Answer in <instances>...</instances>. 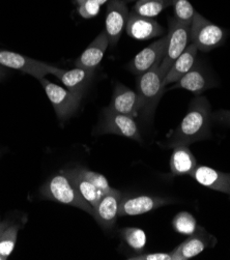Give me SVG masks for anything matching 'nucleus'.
<instances>
[{
  "mask_svg": "<svg viewBox=\"0 0 230 260\" xmlns=\"http://www.w3.org/2000/svg\"><path fill=\"white\" fill-rule=\"evenodd\" d=\"M211 106L207 98L197 95L189 105L187 114L176 128L169 133L164 142L165 148L189 146L211 138Z\"/></svg>",
  "mask_w": 230,
  "mask_h": 260,
  "instance_id": "obj_1",
  "label": "nucleus"
},
{
  "mask_svg": "<svg viewBox=\"0 0 230 260\" xmlns=\"http://www.w3.org/2000/svg\"><path fill=\"white\" fill-rule=\"evenodd\" d=\"M40 194L45 199L77 207L94 217L93 207L79 194L62 170L46 180L40 189Z\"/></svg>",
  "mask_w": 230,
  "mask_h": 260,
  "instance_id": "obj_2",
  "label": "nucleus"
},
{
  "mask_svg": "<svg viewBox=\"0 0 230 260\" xmlns=\"http://www.w3.org/2000/svg\"><path fill=\"white\" fill-rule=\"evenodd\" d=\"M157 63L149 71L137 76V93L141 101V113L145 118L151 117L155 113L158 104L166 92L163 84L164 76Z\"/></svg>",
  "mask_w": 230,
  "mask_h": 260,
  "instance_id": "obj_3",
  "label": "nucleus"
},
{
  "mask_svg": "<svg viewBox=\"0 0 230 260\" xmlns=\"http://www.w3.org/2000/svg\"><path fill=\"white\" fill-rule=\"evenodd\" d=\"M225 37V31L218 25L195 12L190 25V41L199 51L210 52L220 47Z\"/></svg>",
  "mask_w": 230,
  "mask_h": 260,
  "instance_id": "obj_4",
  "label": "nucleus"
},
{
  "mask_svg": "<svg viewBox=\"0 0 230 260\" xmlns=\"http://www.w3.org/2000/svg\"><path fill=\"white\" fill-rule=\"evenodd\" d=\"M190 40V24L176 20L174 17L169 20L167 34V46L164 58L160 64V71L165 77L173 62L188 47Z\"/></svg>",
  "mask_w": 230,
  "mask_h": 260,
  "instance_id": "obj_5",
  "label": "nucleus"
},
{
  "mask_svg": "<svg viewBox=\"0 0 230 260\" xmlns=\"http://www.w3.org/2000/svg\"><path fill=\"white\" fill-rule=\"evenodd\" d=\"M39 81L44 87L49 101L55 110L56 116L60 121L68 120L78 110L83 95L74 93L68 88H63L45 78H42Z\"/></svg>",
  "mask_w": 230,
  "mask_h": 260,
  "instance_id": "obj_6",
  "label": "nucleus"
},
{
  "mask_svg": "<svg viewBox=\"0 0 230 260\" xmlns=\"http://www.w3.org/2000/svg\"><path fill=\"white\" fill-rule=\"evenodd\" d=\"M0 64L5 68L14 69L22 73L28 74L37 79H42L45 76L52 74L57 77L62 69L48 64L46 62L24 56L8 50H0Z\"/></svg>",
  "mask_w": 230,
  "mask_h": 260,
  "instance_id": "obj_7",
  "label": "nucleus"
},
{
  "mask_svg": "<svg viewBox=\"0 0 230 260\" xmlns=\"http://www.w3.org/2000/svg\"><path fill=\"white\" fill-rule=\"evenodd\" d=\"M98 134H113L137 142L142 141L139 126L134 117L111 111L108 108L105 110L103 119L100 124Z\"/></svg>",
  "mask_w": 230,
  "mask_h": 260,
  "instance_id": "obj_8",
  "label": "nucleus"
},
{
  "mask_svg": "<svg viewBox=\"0 0 230 260\" xmlns=\"http://www.w3.org/2000/svg\"><path fill=\"white\" fill-rule=\"evenodd\" d=\"M173 200L153 195L122 196L119 204V217L140 216L172 203Z\"/></svg>",
  "mask_w": 230,
  "mask_h": 260,
  "instance_id": "obj_9",
  "label": "nucleus"
},
{
  "mask_svg": "<svg viewBox=\"0 0 230 260\" xmlns=\"http://www.w3.org/2000/svg\"><path fill=\"white\" fill-rule=\"evenodd\" d=\"M167 35L163 36L157 42L150 44L141 50L139 53L127 64V69L136 76H140L149 71L157 63H161L166 51Z\"/></svg>",
  "mask_w": 230,
  "mask_h": 260,
  "instance_id": "obj_10",
  "label": "nucleus"
},
{
  "mask_svg": "<svg viewBox=\"0 0 230 260\" xmlns=\"http://www.w3.org/2000/svg\"><path fill=\"white\" fill-rule=\"evenodd\" d=\"M217 244V239L202 227H198L197 231L184 241L182 244L175 247L171 253L174 260H188L191 259L208 248H213Z\"/></svg>",
  "mask_w": 230,
  "mask_h": 260,
  "instance_id": "obj_11",
  "label": "nucleus"
},
{
  "mask_svg": "<svg viewBox=\"0 0 230 260\" xmlns=\"http://www.w3.org/2000/svg\"><path fill=\"white\" fill-rule=\"evenodd\" d=\"M129 15V9L124 0H109L105 20V31L110 46L114 47L118 43L123 29H125Z\"/></svg>",
  "mask_w": 230,
  "mask_h": 260,
  "instance_id": "obj_12",
  "label": "nucleus"
},
{
  "mask_svg": "<svg viewBox=\"0 0 230 260\" xmlns=\"http://www.w3.org/2000/svg\"><path fill=\"white\" fill-rule=\"evenodd\" d=\"M108 109L135 118L141 113V101L137 91L130 89L123 84L117 83L114 86Z\"/></svg>",
  "mask_w": 230,
  "mask_h": 260,
  "instance_id": "obj_13",
  "label": "nucleus"
},
{
  "mask_svg": "<svg viewBox=\"0 0 230 260\" xmlns=\"http://www.w3.org/2000/svg\"><path fill=\"white\" fill-rule=\"evenodd\" d=\"M123 194L116 190L102 197L94 209V219L96 223L105 230L114 227L118 216L119 204Z\"/></svg>",
  "mask_w": 230,
  "mask_h": 260,
  "instance_id": "obj_14",
  "label": "nucleus"
},
{
  "mask_svg": "<svg viewBox=\"0 0 230 260\" xmlns=\"http://www.w3.org/2000/svg\"><path fill=\"white\" fill-rule=\"evenodd\" d=\"M125 31L135 40H149L164 35V28L152 18H146L131 13L127 18Z\"/></svg>",
  "mask_w": 230,
  "mask_h": 260,
  "instance_id": "obj_15",
  "label": "nucleus"
},
{
  "mask_svg": "<svg viewBox=\"0 0 230 260\" xmlns=\"http://www.w3.org/2000/svg\"><path fill=\"white\" fill-rule=\"evenodd\" d=\"M191 177L201 186L224 193L230 199V173L222 172L209 166L197 165Z\"/></svg>",
  "mask_w": 230,
  "mask_h": 260,
  "instance_id": "obj_16",
  "label": "nucleus"
},
{
  "mask_svg": "<svg viewBox=\"0 0 230 260\" xmlns=\"http://www.w3.org/2000/svg\"><path fill=\"white\" fill-rule=\"evenodd\" d=\"M109 46V40L106 31H102L83 51V53L74 61V66L94 71L103 59L105 52Z\"/></svg>",
  "mask_w": 230,
  "mask_h": 260,
  "instance_id": "obj_17",
  "label": "nucleus"
},
{
  "mask_svg": "<svg viewBox=\"0 0 230 260\" xmlns=\"http://www.w3.org/2000/svg\"><path fill=\"white\" fill-rule=\"evenodd\" d=\"M94 71L75 67L72 70H62L57 76L62 84L74 93L83 95L85 89L90 84Z\"/></svg>",
  "mask_w": 230,
  "mask_h": 260,
  "instance_id": "obj_18",
  "label": "nucleus"
},
{
  "mask_svg": "<svg viewBox=\"0 0 230 260\" xmlns=\"http://www.w3.org/2000/svg\"><path fill=\"white\" fill-rule=\"evenodd\" d=\"M214 84L209 80L206 73L199 66H195L186 73L180 80L174 83L169 89L183 88L196 95H200L207 89L213 87Z\"/></svg>",
  "mask_w": 230,
  "mask_h": 260,
  "instance_id": "obj_19",
  "label": "nucleus"
},
{
  "mask_svg": "<svg viewBox=\"0 0 230 260\" xmlns=\"http://www.w3.org/2000/svg\"><path fill=\"white\" fill-rule=\"evenodd\" d=\"M197 52V47L191 43L183 53L177 57V59L171 66L170 70L167 72L163 81L164 86L177 82L186 73H188L194 67Z\"/></svg>",
  "mask_w": 230,
  "mask_h": 260,
  "instance_id": "obj_20",
  "label": "nucleus"
},
{
  "mask_svg": "<svg viewBox=\"0 0 230 260\" xmlns=\"http://www.w3.org/2000/svg\"><path fill=\"white\" fill-rule=\"evenodd\" d=\"M196 167V158L188 146L181 145L173 148L170 157V172L172 176H191Z\"/></svg>",
  "mask_w": 230,
  "mask_h": 260,
  "instance_id": "obj_21",
  "label": "nucleus"
},
{
  "mask_svg": "<svg viewBox=\"0 0 230 260\" xmlns=\"http://www.w3.org/2000/svg\"><path fill=\"white\" fill-rule=\"evenodd\" d=\"M61 170L70 178V180L72 181L77 191L79 192V194L93 207V209H95L102 197L106 194L102 190H100L97 187H95L93 184H91L90 181L83 178L79 174H77L73 170V168H67Z\"/></svg>",
  "mask_w": 230,
  "mask_h": 260,
  "instance_id": "obj_22",
  "label": "nucleus"
},
{
  "mask_svg": "<svg viewBox=\"0 0 230 260\" xmlns=\"http://www.w3.org/2000/svg\"><path fill=\"white\" fill-rule=\"evenodd\" d=\"M121 241L134 252L140 253L145 250L147 238L144 230L136 227H124L118 231Z\"/></svg>",
  "mask_w": 230,
  "mask_h": 260,
  "instance_id": "obj_23",
  "label": "nucleus"
},
{
  "mask_svg": "<svg viewBox=\"0 0 230 260\" xmlns=\"http://www.w3.org/2000/svg\"><path fill=\"white\" fill-rule=\"evenodd\" d=\"M170 6H172V0H138L132 10L136 15L153 18Z\"/></svg>",
  "mask_w": 230,
  "mask_h": 260,
  "instance_id": "obj_24",
  "label": "nucleus"
},
{
  "mask_svg": "<svg viewBox=\"0 0 230 260\" xmlns=\"http://www.w3.org/2000/svg\"><path fill=\"white\" fill-rule=\"evenodd\" d=\"M172 227L174 231L183 236H191L198 229V224L195 217L188 212H181L172 220Z\"/></svg>",
  "mask_w": 230,
  "mask_h": 260,
  "instance_id": "obj_25",
  "label": "nucleus"
},
{
  "mask_svg": "<svg viewBox=\"0 0 230 260\" xmlns=\"http://www.w3.org/2000/svg\"><path fill=\"white\" fill-rule=\"evenodd\" d=\"M21 226L22 225L20 223H11L0 238V255H3L7 259L15 249Z\"/></svg>",
  "mask_w": 230,
  "mask_h": 260,
  "instance_id": "obj_26",
  "label": "nucleus"
},
{
  "mask_svg": "<svg viewBox=\"0 0 230 260\" xmlns=\"http://www.w3.org/2000/svg\"><path fill=\"white\" fill-rule=\"evenodd\" d=\"M73 170L77 173L79 174L80 176H82L83 178L87 179L88 181H90L91 184H93L95 187H97L100 190L103 191L105 194L108 193H112L115 192L116 190L113 189L110 185H109V181L107 180V178L98 172H94L92 170L86 169L84 167H74Z\"/></svg>",
  "mask_w": 230,
  "mask_h": 260,
  "instance_id": "obj_27",
  "label": "nucleus"
},
{
  "mask_svg": "<svg viewBox=\"0 0 230 260\" xmlns=\"http://www.w3.org/2000/svg\"><path fill=\"white\" fill-rule=\"evenodd\" d=\"M172 6L174 7V18L191 25L195 11L189 0H172Z\"/></svg>",
  "mask_w": 230,
  "mask_h": 260,
  "instance_id": "obj_28",
  "label": "nucleus"
},
{
  "mask_svg": "<svg viewBox=\"0 0 230 260\" xmlns=\"http://www.w3.org/2000/svg\"><path fill=\"white\" fill-rule=\"evenodd\" d=\"M101 10V5L96 0H85L81 5H79L78 13L84 19H90L95 17Z\"/></svg>",
  "mask_w": 230,
  "mask_h": 260,
  "instance_id": "obj_29",
  "label": "nucleus"
},
{
  "mask_svg": "<svg viewBox=\"0 0 230 260\" xmlns=\"http://www.w3.org/2000/svg\"><path fill=\"white\" fill-rule=\"evenodd\" d=\"M127 259L130 260H174V257L171 252H168V253L159 252V253L139 254L136 256H132Z\"/></svg>",
  "mask_w": 230,
  "mask_h": 260,
  "instance_id": "obj_30",
  "label": "nucleus"
},
{
  "mask_svg": "<svg viewBox=\"0 0 230 260\" xmlns=\"http://www.w3.org/2000/svg\"><path fill=\"white\" fill-rule=\"evenodd\" d=\"M212 119L218 123L230 127V110L221 109L212 115Z\"/></svg>",
  "mask_w": 230,
  "mask_h": 260,
  "instance_id": "obj_31",
  "label": "nucleus"
},
{
  "mask_svg": "<svg viewBox=\"0 0 230 260\" xmlns=\"http://www.w3.org/2000/svg\"><path fill=\"white\" fill-rule=\"evenodd\" d=\"M11 224V221L10 220H5V221H3V222H0V238H2V236H3V233L5 232V230L7 229V227L9 226Z\"/></svg>",
  "mask_w": 230,
  "mask_h": 260,
  "instance_id": "obj_32",
  "label": "nucleus"
},
{
  "mask_svg": "<svg viewBox=\"0 0 230 260\" xmlns=\"http://www.w3.org/2000/svg\"><path fill=\"white\" fill-rule=\"evenodd\" d=\"M6 75V71H5V67H3L2 64H0V79Z\"/></svg>",
  "mask_w": 230,
  "mask_h": 260,
  "instance_id": "obj_33",
  "label": "nucleus"
},
{
  "mask_svg": "<svg viewBox=\"0 0 230 260\" xmlns=\"http://www.w3.org/2000/svg\"><path fill=\"white\" fill-rule=\"evenodd\" d=\"M96 2L102 6V5H104V4H106L107 2H109V0H96Z\"/></svg>",
  "mask_w": 230,
  "mask_h": 260,
  "instance_id": "obj_34",
  "label": "nucleus"
},
{
  "mask_svg": "<svg viewBox=\"0 0 230 260\" xmlns=\"http://www.w3.org/2000/svg\"><path fill=\"white\" fill-rule=\"evenodd\" d=\"M83 2H85V0H75V3H76V5H81Z\"/></svg>",
  "mask_w": 230,
  "mask_h": 260,
  "instance_id": "obj_35",
  "label": "nucleus"
},
{
  "mask_svg": "<svg viewBox=\"0 0 230 260\" xmlns=\"http://www.w3.org/2000/svg\"><path fill=\"white\" fill-rule=\"evenodd\" d=\"M132 2H138V0H124V3H132Z\"/></svg>",
  "mask_w": 230,
  "mask_h": 260,
  "instance_id": "obj_36",
  "label": "nucleus"
},
{
  "mask_svg": "<svg viewBox=\"0 0 230 260\" xmlns=\"http://www.w3.org/2000/svg\"><path fill=\"white\" fill-rule=\"evenodd\" d=\"M0 260H7V258H5L3 255H0Z\"/></svg>",
  "mask_w": 230,
  "mask_h": 260,
  "instance_id": "obj_37",
  "label": "nucleus"
},
{
  "mask_svg": "<svg viewBox=\"0 0 230 260\" xmlns=\"http://www.w3.org/2000/svg\"><path fill=\"white\" fill-rule=\"evenodd\" d=\"M0 222H2V221H0Z\"/></svg>",
  "mask_w": 230,
  "mask_h": 260,
  "instance_id": "obj_38",
  "label": "nucleus"
}]
</instances>
